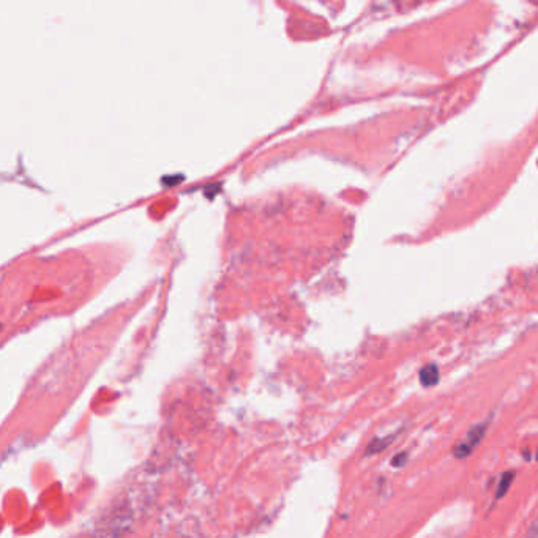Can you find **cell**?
<instances>
[{
  "instance_id": "3957f363",
  "label": "cell",
  "mask_w": 538,
  "mask_h": 538,
  "mask_svg": "<svg viewBox=\"0 0 538 538\" xmlns=\"http://www.w3.org/2000/svg\"><path fill=\"white\" fill-rule=\"evenodd\" d=\"M396 439V434H392L388 437H376V439L371 441L366 447V457H371V454H377L381 452H384L385 448L393 443V441Z\"/></svg>"
},
{
  "instance_id": "5b68a950",
  "label": "cell",
  "mask_w": 538,
  "mask_h": 538,
  "mask_svg": "<svg viewBox=\"0 0 538 538\" xmlns=\"http://www.w3.org/2000/svg\"><path fill=\"white\" fill-rule=\"evenodd\" d=\"M407 459H409V454L406 452H401L393 457L392 459V465L393 468H404V465L407 464Z\"/></svg>"
},
{
  "instance_id": "7a4b0ae2",
  "label": "cell",
  "mask_w": 538,
  "mask_h": 538,
  "mask_svg": "<svg viewBox=\"0 0 538 538\" xmlns=\"http://www.w3.org/2000/svg\"><path fill=\"white\" fill-rule=\"evenodd\" d=\"M420 384L423 387H432L439 382V369L436 365H426L420 369Z\"/></svg>"
},
{
  "instance_id": "277c9868",
  "label": "cell",
  "mask_w": 538,
  "mask_h": 538,
  "mask_svg": "<svg viewBox=\"0 0 538 538\" xmlns=\"http://www.w3.org/2000/svg\"><path fill=\"white\" fill-rule=\"evenodd\" d=\"M513 480H515V472H512V470H507V472L501 477V481H499V486L496 491V501H501V499L507 494L510 486L513 483Z\"/></svg>"
},
{
  "instance_id": "6da1fadb",
  "label": "cell",
  "mask_w": 538,
  "mask_h": 538,
  "mask_svg": "<svg viewBox=\"0 0 538 538\" xmlns=\"http://www.w3.org/2000/svg\"><path fill=\"white\" fill-rule=\"evenodd\" d=\"M488 425H490V421H481V423L472 426L468 434H465V439L459 442L458 445L453 448V457L458 459H465L468 457H470L475 448L480 445V442L483 441Z\"/></svg>"
},
{
  "instance_id": "8992f818",
  "label": "cell",
  "mask_w": 538,
  "mask_h": 538,
  "mask_svg": "<svg viewBox=\"0 0 538 538\" xmlns=\"http://www.w3.org/2000/svg\"><path fill=\"white\" fill-rule=\"evenodd\" d=\"M537 537V524L534 523L530 526V532H529V538H535Z\"/></svg>"
}]
</instances>
